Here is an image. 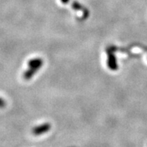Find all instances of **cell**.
I'll list each match as a JSON object with an SVG mask.
<instances>
[{"mask_svg":"<svg viewBox=\"0 0 147 147\" xmlns=\"http://www.w3.org/2000/svg\"><path fill=\"white\" fill-rule=\"evenodd\" d=\"M43 64V61L41 59H33L29 62V70L24 74V78L29 80L34 75V74L41 68Z\"/></svg>","mask_w":147,"mask_h":147,"instance_id":"6da1fadb","label":"cell"},{"mask_svg":"<svg viewBox=\"0 0 147 147\" xmlns=\"http://www.w3.org/2000/svg\"><path fill=\"white\" fill-rule=\"evenodd\" d=\"M51 129V125L50 124H44L42 125H39L36 128H35L32 130V133L35 135H40V134H43L45 132L48 131L49 130Z\"/></svg>","mask_w":147,"mask_h":147,"instance_id":"7a4b0ae2","label":"cell"},{"mask_svg":"<svg viewBox=\"0 0 147 147\" xmlns=\"http://www.w3.org/2000/svg\"><path fill=\"white\" fill-rule=\"evenodd\" d=\"M108 65L109 68L112 70H116L117 68L116 59L113 54V53L109 52V59H108Z\"/></svg>","mask_w":147,"mask_h":147,"instance_id":"3957f363","label":"cell"},{"mask_svg":"<svg viewBox=\"0 0 147 147\" xmlns=\"http://www.w3.org/2000/svg\"><path fill=\"white\" fill-rule=\"evenodd\" d=\"M72 7H73L74 9L78 10V11H79V10H83V11H84V10H86L83 8V6L80 4V3H78V2H74L73 5H72Z\"/></svg>","mask_w":147,"mask_h":147,"instance_id":"277c9868","label":"cell"},{"mask_svg":"<svg viewBox=\"0 0 147 147\" xmlns=\"http://www.w3.org/2000/svg\"><path fill=\"white\" fill-rule=\"evenodd\" d=\"M5 106V102L3 99L0 98V108H2V107H4Z\"/></svg>","mask_w":147,"mask_h":147,"instance_id":"5b68a950","label":"cell"},{"mask_svg":"<svg viewBox=\"0 0 147 147\" xmlns=\"http://www.w3.org/2000/svg\"><path fill=\"white\" fill-rule=\"evenodd\" d=\"M68 2H69V0H62V2L64 4H67L68 3Z\"/></svg>","mask_w":147,"mask_h":147,"instance_id":"8992f818","label":"cell"}]
</instances>
